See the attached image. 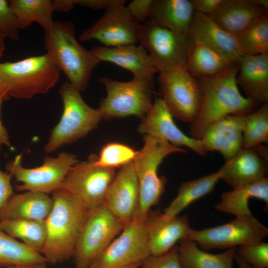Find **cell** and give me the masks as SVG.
<instances>
[{"mask_svg":"<svg viewBox=\"0 0 268 268\" xmlns=\"http://www.w3.org/2000/svg\"><path fill=\"white\" fill-rule=\"evenodd\" d=\"M143 140V146L133 161L139 187V204L134 221L140 223L145 222L151 208L159 203L165 192L167 179L158 175L159 165L172 153L187 152L155 136L144 135Z\"/></svg>","mask_w":268,"mask_h":268,"instance_id":"5b68a950","label":"cell"},{"mask_svg":"<svg viewBox=\"0 0 268 268\" xmlns=\"http://www.w3.org/2000/svg\"><path fill=\"white\" fill-rule=\"evenodd\" d=\"M139 268H183L179 256L178 245L162 255H150Z\"/></svg>","mask_w":268,"mask_h":268,"instance_id":"74e56055","label":"cell"},{"mask_svg":"<svg viewBox=\"0 0 268 268\" xmlns=\"http://www.w3.org/2000/svg\"><path fill=\"white\" fill-rule=\"evenodd\" d=\"M47 263H40L24 265L11 266L6 268H48L47 267Z\"/></svg>","mask_w":268,"mask_h":268,"instance_id":"f6af8a7d","label":"cell"},{"mask_svg":"<svg viewBox=\"0 0 268 268\" xmlns=\"http://www.w3.org/2000/svg\"><path fill=\"white\" fill-rule=\"evenodd\" d=\"M239 69V63L235 64L216 75L197 79L201 99L196 118L189 124L191 137L201 139L205 130L220 119L248 114L260 106L240 93L236 81Z\"/></svg>","mask_w":268,"mask_h":268,"instance_id":"6da1fadb","label":"cell"},{"mask_svg":"<svg viewBox=\"0 0 268 268\" xmlns=\"http://www.w3.org/2000/svg\"><path fill=\"white\" fill-rule=\"evenodd\" d=\"M54 10L67 12L74 7L72 0H53Z\"/></svg>","mask_w":268,"mask_h":268,"instance_id":"ee69618b","label":"cell"},{"mask_svg":"<svg viewBox=\"0 0 268 268\" xmlns=\"http://www.w3.org/2000/svg\"><path fill=\"white\" fill-rule=\"evenodd\" d=\"M44 47L68 82L80 92L85 91L100 62L77 40L74 23L54 20L50 30L45 33Z\"/></svg>","mask_w":268,"mask_h":268,"instance_id":"3957f363","label":"cell"},{"mask_svg":"<svg viewBox=\"0 0 268 268\" xmlns=\"http://www.w3.org/2000/svg\"><path fill=\"white\" fill-rule=\"evenodd\" d=\"M12 175L0 169V211L14 193L11 184Z\"/></svg>","mask_w":268,"mask_h":268,"instance_id":"ab89813d","label":"cell"},{"mask_svg":"<svg viewBox=\"0 0 268 268\" xmlns=\"http://www.w3.org/2000/svg\"><path fill=\"white\" fill-rule=\"evenodd\" d=\"M173 118L161 98H156L149 112L142 119L138 132L163 139L176 147L186 146L198 155L205 156L207 151L201 140L186 135Z\"/></svg>","mask_w":268,"mask_h":268,"instance_id":"e0dca14e","label":"cell"},{"mask_svg":"<svg viewBox=\"0 0 268 268\" xmlns=\"http://www.w3.org/2000/svg\"><path fill=\"white\" fill-rule=\"evenodd\" d=\"M122 1L106 9L103 15L80 35V41L96 40L105 47L135 44L141 25Z\"/></svg>","mask_w":268,"mask_h":268,"instance_id":"9a60e30c","label":"cell"},{"mask_svg":"<svg viewBox=\"0 0 268 268\" xmlns=\"http://www.w3.org/2000/svg\"><path fill=\"white\" fill-rule=\"evenodd\" d=\"M267 14L268 10L254 0H224L209 16L224 30L236 35Z\"/></svg>","mask_w":268,"mask_h":268,"instance_id":"603a6c76","label":"cell"},{"mask_svg":"<svg viewBox=\"0 0 268 268\" xmlns=\"http://www.w3.org/2000/svg\"><path fill=\"white\" fill-rule=\"evenodd\" d=\"M8 3L19 30L34 22L38 23L45 33L51 29L54 22L52 14L55 11L53 0H10Z\"/></svg>","mask_w":268,"mask_h":268,"instance_id":"f1b7e54d","label":"cell"},{"mask_svg":"<svg viewBox=\"0 0 268 268\" xmlns=\"http://www.w3.org/2000/svg\"><path fill=\"white\" fill-rule=\"evenodd\" d=\"M198 246L192 240L180 241L179 256L183 268H233L236 247L215 254L205 252Z\"/></svg>","mask_w":268,"mask_h":268,"instance_id":"83f0119b","label":"cell"},{"mask_svg":"<svg viewBox=\"0 0 268 268\" xmlns=\"http://www.w3.org/2000/svg\"><path fill=\"white\" fill-rule=\"evenodd\" d=\"M133 161L116 173L104 202L124 227L134 221L139 204L138 183Z\"/></svg>","mask_w":268,"mask_h":268,"instance_id":"2e32d148","label":"cell"},{"mask_svg":"<svg viewBox=\"0 0 268 268\" xmlns=\"http://www.w3.org/2000/svg\"><path fill=\"white\" fill-rule=\"evenodd\" d=\"M256 3L268 10V0H254Z\"/></svg>","mask_w":268,"mask_h":268,"instance_id":"c3c4849f","label":"cell"},{"mask_svg":"<svg viewBox=\"0 0 268 268\" xmlns=\"http://www.w3.org/2000/svg\"><path fill=\"white\" fill-rule=\"evenodd\" d=\"M0 228L13 238H19L28 247L41 253L46 237L45 221L11 219L0 222Z\"/></svg>","mask_w":268,"mask_h":268,"instance_id":"4dcf8cb0","label":"cell"},{"mask_svg":"<svg viewBox=\"0 0 268 268\" xmlns=\"http://www.w3.org/2000/svg\"><path fill=\"white\" fill-rule=\"evenodd\" d=\"M0 267H1V266H0Z\"/></svg>","mask_w":268,"mask_h":268,"instance_id":"816d5d0a","label":"cell"},{"mask_svg":"<svg viewBox=\"0 0 268 268\" xmlns=\"http://www.w3.org/2000/svg\"><path fill=\"white\" fill-rule=\"evenodd\" d=\"M236 254L253 268H268V244L259 243L240 246Z\"/></svg>","mask_w":268,"mask_h":268,"instance_id":"d590c367","label":"cell"},{"mask_svg":"<svg viewBox=\"0 0 268 268\" xmlns=\"http://www.w3.org/2000/svg\"><path fill=\"white\" fill-rule=\"evenodd\" d=\"M97 158L93 154L87 161L74 164L60 188L73 194L88 210L104 204L107 190L116 174L115 169L97 165Z\"/></svg>","mask_w":268,"mask_h":268,"instance_id":"4fadbf2b","label":"cell"},{"mask_svg":"<svg viewBox=\"0 0 268 268\" xmlns=\"http://www.w3.org/2000/svg\"><path fill=\"white\" fill-rule=\"evenodd\" d=\"M189 33L198 41L227 58L239 63L243 55L233 35L220 27L209 16L195 12Z\"/></svg>","mask_w":268,"mask_h":268,"instance_id":"ffe728a7","label":"cell"},{"mask_svg":"<svg viewBox=\"0 0 268 268\" xmlns=\"http://www.w3.org/2000/svg\"><path fill=\"white\" fill-rule=\"evenodd\" d=\"M90 51L100 62H110L131 71L134 79L152 78L156 73L159 72L149 55L140 44L94 46Z\"/></svg>","mask_w":268,"mask_h":268,"instance_id":"d6986e66","label":"cell"},{"mask_svg":"<svg viewBox=\"0 0 268 268\" xmlns=\"http://www.w3.org/2000/svg\"><path fill=\"white\" fill-rule=\"evenodd\" d=\"M157 84L163 100L173 117L190 124L201 105V94L199 82L185 66L159 72Z\"/></svg>","mask_w":268,"mask_h":268,"instance_id":"8fae6325","label":"cell"},{"mask_svg":"<svg viewBox=\"0 0 268 268\" xmlns=\"http://www.w3.org/2000/svg\"><path fill=\"white\" fill-rule=\"evenodd\" d=\"M124 227L104 204L88 210L72 257L75 268H88Z\"/></svg>","mask_w":268,"mask_h":268,"instance_id":"9c48e42d","label":"cell"},{"mask_svg":"<svg viewBox=\"0 0 268 268\" xmlns=\"http://www.w3.org/2000/svg\"><path fill=\"white\" fill-rule=\"evenodd\" d=\"M52 194L53 205L45 220L46 237L40 253L55 264L73 257L88 209L65 189L59 188Z\"/></svg>","mask_w":268,"mask_h":268,"instance_id":"7a4b0ae2","label":"cell"},{"mask_svg":"<svg viewBox=\"0 0 268 268\" xmlns=\"http://www.w3.org/2000/svg\"><path fill=\"white\" fill-rule=\"evenodd\" d=\"M49 263L40 253L12 238L0 228V266L6 268Z\"/></svg>","mask_w":268,"mask_h":268,"instance_id":"1f68e13d","label":"cell"},{"mask_svg":"<svg viewBox=\"0 0 268 268\" xmlns=\"http://www.w3.org/2000/svg\"><path fill=\"white\" fill-rule=\"evenodd\" d=\"M235 36L243 55L268 54V14Z\"/></svg>","mask_w":268,"mask_h":268,"instance_id":"d6a6232c","label":"cell"},{"mask_svg":"<svg viewBox=\"0 0 268 268\" xmlns=\"http://www.w3.org/2000/svg\"><path fill=\"white\" fill-rule=\"evenodd\" d=\"M60 72L47 53L16 62H0V92L8 99L46 94L59 80Z\"/></svg>","mask_w":268,"mask_h":268,"instance_id":"277c9868","label":"cell"},{"mask_svg":"<svg viewBox=\"0 0 268 268\" xmlns=\"http://www.w3.org/2000/svg\"></svg>","mask_w":268,"mask_h":268,"instance_id":"f907efd6","label":"cell"},{"mask_svg":"<svg viewBox=\"0 0 268 268\" xmlns=\"http://www.w3.org/2000/svg\"><path fill=\"white\" fill-rule=\"evenodd\" d=\"M268 235V228L252 214L236 216L227 223L197 230L191 229L187 240L203 250L234 248L259 243Z\"/></svg>","mask_w":268,"mask_h":268,"instance_id":"7c38bea8","label":"cell"},{"mask_svg":"<svg viewBox=\"0 0 268 268\" xmlns=\"http://www.w3.org/2000/svg\"><path fill=\"white\" fill-rule=\"evenodd\" d=\"M0 34L14 42L19 39L15 17L6 0H0Z\"/></svg>","mask_w":268,"mask_h":268,"instance_id":"8d00e7d4","label":"cell"},{"mask_svg":"<svg viewBox=\"0 0 268 268\" xmlns=\"http://www.w3.org/2000/svg\"><path fill=\"white\" fill-rule=\"evenodd\" d=\"M144 223L148 248L152 256L165 254L177 242L187 239L192 228L187 215L168 216L159 209L150 210Z\"/></svg>","mask_w":268,"mask_h":268,"instance_id":"ac0fdd59","label":"cell"},{"mask_svg":"<svg viewBox=\"0 0 268 268\" xmlns=\"http://www.w3.org/2000/svg\"><path fill=\"white\" fill-rule=\"evenodd\" d=\"M73 4H79L95 10L107 9L121 2L122 0H72Z\"/></svg>","mask_w":268,"mask_h":268,"instance_id":"b9f144b4","label":"cell"},{"mask_svg":"<svg viewBox=\"0 0 268 268\" xmlns=\"http://www.w3.org/2000/svg\"><path fill=\"white\" fill-rule=\"evenodd\" d=\"M150 256L145 223L134 221L124 227L88 268H139Z\"/></svg>","mask_w":268,"mask_h":268,"instance_id":"5bb4252c","label":"cell"},{"mask_svg":"<svg viewBox=\"0 0 268 268\" xmlns=\"http://www.w3.org/2000/svg\"><path fill=\"white\" fill-rule=\"evenodd\" d=\"M224 0H191L195 12L210 16L220 6Z\"/></svg>","mask_w":268,"mask_h":268,"instance_id":"60d3db41","label":"cell"},{"mask_svg":"<svg viewBox=\"0 0 268 268\" xmlns=\"http://www.w3.org/2000/svg\"><path fill=\"white\" fill-rule=\"evenodd\" d=\"M238 85L258 105L268 103V54L243 55L239 62Z\"/></svg>","mask_w":268,"mask_h":268,"instance_id":"7402d4cb","label":"cell"},{"mask_svg":"<svg viewBox=\"0 0 268 268\" xmlns=\"http://www.w3.org/2000/svg\"><path fill=\"white\" fill-rule=\"evenodd\" d=\"M219 169L221 180L234 189L266 177L268 161L254 148L243 147Z\"/></svg>","mask_w":268,"mask_h":268,"instance_id":"44dd1931","label":"cell"},{"mask_svg":"<svg viewBox=\"0 0 268 268\" xmlns=\"http://www.w3.org/2000/svg\"><path fill=\"white\" fill-rule=\"evenodd\" d=\"M59 94L63 103V112L59 123L52 130L45 153L77 141L97 128L103 119L99 108H93L83 100L80 92L68 81L63 83Z\"/></svg>","mask_w":268,"mask_h":268,"instance_id":"8992f818","label":"cell"},{"mask_svg":"<svg viewBox=\"0 0 268 268\" xmlns=\"http://www.w3.org/2000/svg\"><path fill=\"white\" fill-rule=\"evenodd\" d=\"M222 175L219 169L195 180L183 182L176 197L165 208L163 213L170 217L177 216L191 203L211 192Z\"/></svg>","mask_w":268,"mask_h":268,"instance_id":"f546056e","label":"cell"},{"mask_svg":"<svg viewBox=\"0 0 268 268\" xmlns=\"http://www.w3.org/2000/svg\"><path fill=\"white\" fill-rule=\"evenodd\" d=\"M0 97L2 98L4 100V101L9 99L7 97H6L5 96L3 95L2 93H1L0 92Z\"/></svg>","mask_w":268,"mask_h":268,"instance_id":"681fc988","label":"cell"},{"mask_svg":"<svg viewBox=\"0 0 268 268\" xmlns=\"http://www.w3.org/2000/svg\"><path fill=\"white\" fill-rule=\"evenodd\" d=\"M243 147L253 148L268 142V103L260 105L245 115Z\"/></svg>","mask_w":268,"mask_h":268,"instance_id":"836d02e7","label":"cell"},{"mask_svg":"<svg viewBox=\"0 0 268 268\" xmlns=\"http://www.w3.org/2000/svg\"><path fill=\"white\" fill-rule=\"evenodd\" d=\"M254 198L263 200L266 207H268V178L223 193L220 202L215 205V207L219 211L235 216L252 214L248 203L250 199Z\"/></svg>","mask_w":268,"mask_h":268,"instance_id":"484cf974","label":"cell"},{"mask_svg":"<svg viewBox=\"0 0 268 268\" xmlns=\"http://www.w3.org/2000/svg\"><path fill=\"white\" fill-rule=\"evenodd\" d=\"M78 162L74 154L62 152L57 157L46 156L40 166L27 168L22 165L20 154L8 161L5 168L16 181L22 183L14 186L16 191L48 194L60 188L69 170Z\"/></svg>","mask_w":268,"mask_h":268,"instance_id":"30bf717a","label":"cell"},{"mask_svg":"<svg viewBox=\"0 0 268 268\" xmlns=\"http://www.w3.org/2000/svg\"><path fill=\"white\" fill-rule=\"evenodd\" d=\"M138 39L159 72L184 66L193 41L190 33L175 32L150 19L140 25Z\"/></svg>","mask_w":268,"mask_h":268,"instance_id":"ba28073f","label":"cell"},{"mask_svg":"<svg viewBox=\"0 0 268 268\" xmlns=\"http://www.w3.org/2000/svg\"><path fill=\"white\" fill-rule=\"evenodd\" d=\"M235 259L239 268H253L236 254Z\"/></svg>","mask_w":268,"mask_h":268,"instance_id":"bcb514c9","label":"cell"},{"mask_svg":"<svg viewBox=\"0 0 268 268\" xmlns=\"http://www.w3.org/2000/svg\"><path fill=\"white\" fill-rule=\"evenodd\" d=\"M106 95L98 108L105 120L135 116L142 119L149 112L153 103L154 77L145 79L133 78L120 81L107 77L99 80Z\"/></svg>","mask_w":268,"mask_h":268,"instance_id":"52a82bcc","label":"cell"},{"mask_svg":"<svg viewBox=\"0 0 268 268\" xmlns=\"http://www.w3.org/2000/svg\"><path fill=\"white\" fill-rule=\"evenodd\" d=\"M235 64L238 63L193 40L185 66L190 74L198 79L216 75Z\"/></svg>","mask_w":268,"mask_h":268,"instance_id":"4316f807","label":"cell"},{"mask_svg":"<svg viewBox=\"0 0 268 268\" xmlns=\"http://www.w3.org/2000/svg\"><path fill=\"white\" fill-rule=\"evenodd\" d=\"M195 14L191 0H152L149 18L178 33H189Z\"/></svg>","mask_w":268,"mask_h":268,"instance_id":"d4e9b609","label":"cell"},{"mask_svg":"<svg viewBox=\"0 0 268 268\" xmlns=\"http://www.w3.org/2000/svg\"><path fill=\"white\" fill-rule=\"evenodd\" d=\"M137 151L131 147L118 142H109L103 146L96 163L102 167L121 168L132 162Z\"/></svg>","mask_w":268,"mask_h":268,"instance_id":"e575fe53","label":"cell"},{"mask_svg":"<svg viewBox=\"0 0 268 268\" xmlns=\"http://www.w3.org/2000/svg\"><path fill=\"white\" fill-rule=\"evenodd\" d=\"M152 0H133L127 6L129 11L139 23L149 18L150 6Z\"/></svg>","mask_w":268,"mask_h":268,"instance_id":"f35d334b","label":"cell"},{"mask_svg":"<svg viewBox=\"0 0 268 268\" xmlns=\"http://www.w3.org/2000/svg\"><path fill=\"white\" fill-rule=\"evenodd\" d=\"M5 37L0 34V61L2 56L5 49L4 39Z\"/></svg>","mask_w":268,"mask_h":268,"instance_id":"7dc6e473","label":"cell"},{"mask_svg":"<svg viewBox=\"0 0 268 268\" xmlns=\"http://www.w3.org/2000/svg\"><path fill=\"white\" fill-rule=\"evenodd\" d=\"M53 205L48 194L31 191L14 193L0 211V222L11 219L45 221Z\"/></svg>","mask_w":268,"mask_h":268,"instance_id":"cb8c5ba5","label":"cell"},{"mask_svg":"<svg viewBox=\"0 0 268 268\" xmlns=\"http://www.w3.org/2000/svg\"><path fill=\"white\" fill-rule=\"evenodd\" d=\"M3 101L4 100L0 97V151L2 145L11 146L7 130L3 125L0 119L1 106Z\"/></svg>","mask_w":268,"mask_h":268,"instance_id":"7bdbcfd3","label":"cell"}]
</instances>
